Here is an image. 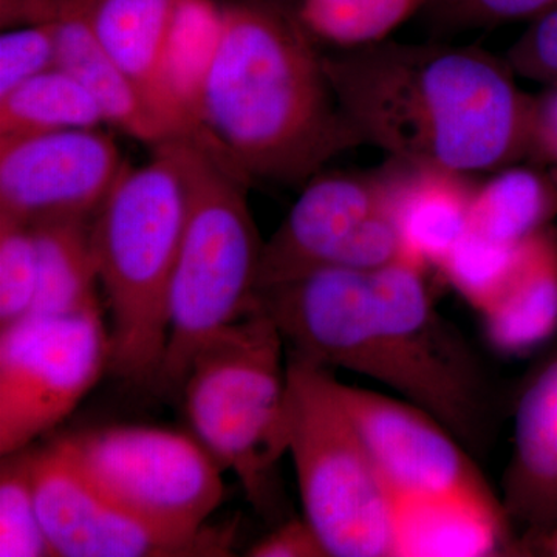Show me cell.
I'll return each mask as SVG.
<instances>
[{
	"label": "cell",
	"instance_id": "cb8c5ba5",
	"mask_svg": "<svg viewBox=\"0 0 557 557\" xmlns=\"http://www.w3.org/2000/svg\"><path fill=\"white\" fill-rule=\"evenodd\" d=\"M518 474L539 507H557V361L528 388L516 420Z\"/></svg>",
	"mask_w": 557,
	"mask_h": 557
},
{
	"label": "cell",
	"instance_id": "4316f807",
	"mask_svg": "<svg viewBox=\"0 0 557 557\" xmlns=\"http://www.w3.org/2000/svg\"><path fill=\"white\" fill-rule=\"evenodd\" d=\"M520 245L505 247L467 230L438 270L469 306L483 314L507 284Z\"/></svg>",
	"mask_w": 557,
	"mask_h": 557
},
{
	"label": "cell",
	"instance_id": "52a82bcc",
	"mask_svg": "<svg viewBox=\"0 0 557 557\" xmlns=\"http://www.w3.org/2000/svg\"><path fill=\"white\" fill-rule=\"evenodd\" d=\"M58 443L113 500L170 533H203L222 502L223 469L199 440L178 432L116 426Z\"/></svg>",
	"mask_w": 557,
	"mask_h": 557
},
{
	"label": "cell",
	"instance_id": "d4e9b609",
	"mask_svg": "<svg viewBox=\"0 0 557 557\" xmlns=\"http://www.w3.org/2000/svg\"><path fill=\"white\" fill-rule=\"evenodd\" d=\"M428 0H300L296 14L311 38L341 49L388 39Z\"/></svg>",
	"mask_w": 557,
	"mask_h": 557
},
{
	"label": "cell",
	"instance_id": "1f68e13d",
	"mask_svg": "<svg viewBox=\"0 0 557 557\" xmlns=\"http://www.w3.org/2000/svg\"><path fill=\"white\" fill-rule=\"evenodd\" d=\"M252 557H327L317 531L307 520H289L248 549Z\"/></svg>",
	"mask_w": 557,
	"mask_h": 557
},
{
	"label": "cell",
	"instance_id": "30bf717a",
	"mask_svg": "<svg viewBox=\"0 0 557 557\" xmlns=\"http://www.w3.org/2000/svg\"><path fill=\"white\" fill-rule=\"evenodd\" d=\"M399 259L380 171L314 175L263 244L258 288L322 269L375 270Z\"/></svg>",
	"mask_w": 557,
	"mask_h": 557
},
{
	"label": "cell",
	"instance_id": "ba28073f",
	"mask_svg": "<svg viewBox=\"0 0 557 557\" xmlns=\"http://www.w3.org/2000/svg\"><path fill=\"white\" fill-rule=\"evenodd\" d=\"M110 364L100 309L30 317L0 335V454L21 453L60 424Z\"/></svg>",
	"mask_w": 557,
	"mask_h": 557
},
{
	"label": "cell",
	"instance_id": "6da1fadb",
	"mask_svg": "<svg viewBox=\"0 0 557 557\" xmlns=\"http://www.w3.org/2000/svg\"><path fill=\"white\" fill-rule=\"evenodd\" d=\"M322 64L361 143L392 160L474 175L527 157L533 97L485 50L386 39Z\"/></svg>",
	"mask_w": 557,
	"mask_h": 557
},
{
	"label": "cell",
	"instance_id": "44dd1931",
	"mask_svg": "<svg viewBox=\"0 0 557 557\" xmlns=\"http://www.w3.org/2000/svg\"><path fill=\"white\" fill-rule=\"evenodd\" d=\"M38 284L30 314L69 317L100 309L97 258L87 222L36 226Z\"/></svg>",
	"mask_w": 557,
	"mask_h": 557
},
{
	"label": "cell",
	"instance_id": "f1b7e54d",
	"mask_svg": "<svg viewBox=\"0 0 557 557\" xmlns=\"http://www.w3.org/2000/svg\"><path fill=\"white\" fill-rule=\"evenodd\" d=\"M555 7L557 0H428L421 13L432 30L457 33L533 21Z\"/></svg>",
	"mask_w": 557,
	"mask_h": 557
},
{
	"label": "cell",
	"instance_id": "4fadbf2b",
	"mask_svg": "<svg viewBox=\"0 0 557 557\" xmlns=\"http://www.w3.org/2000/svg\"><path fill=\"white\" fill-rule=\"evenodd\" d=\"M338 392L392 496H465L497 504L437 418L366 388L338 383Z\"/></svg>",
	"mask_w": 557,
	"mask_h": 557
},
{
	"label": "cell",
	"instance_id": "8fae6325",
	"mask_svg": "<svg viewBox=\"0 0 557 557\" xmlns=\"http://www.w3.org/2000/svg\"><path fill=\"white\" fill-rule=\"evenodd\" d=\"M40 522L58 557L228 556L230 536H182L150 525L113 500L54 443L32 454Z\"/></svg>",
	"mask_w": 557,
	"mask_h": 557
},
{
	"label": "cell",
	"instance_id": "9c48e42d",
	"mask_svg": "<svg viewBox=\"0 0 557 557\" xmlns=\"http://www.w3.org/2000/svg\"><path fill=\"white\" fill-rule=\"evenodd\" d=\"M287 358L344 369L410 398V380L379 314L372 270L322 269L256 289Z\"/></svg>",
	"mask_w": 557,
	"mask_h": 557
},
{
	"label": "cell",
	"instance_id": "5b68a950",
	"mask_svg": "<svg viewBox=\"0 0 557 557\" xmlns=\"http://www.w3.org/2000/svg\"><path fill=\"white\" fill-rule=\"evenodd\" d=\"M288 453L330 556L394 555V497L327 369L287 358Z\"/></svg>",
	"mask_w": 557,
	"mask_h": 557
},
{
	"label": "cell",
	"instance_id": "d6a6232c",
	"mask_svg": "<svg viewBox=\"0 0 557 557\" xmlns=\"http://www.w3.org/2000/svg\"><path fill=\"white\" fill-rule=\"evenodd\" d=\"M527 157L557 166V86L531 98Z\"/></svg>",
	"mask_w": 557,
	"mask_h": 557
},
{
	"label": "cell",
	"instance_id": "7c38bea8",
	"mask_svg": "<svg viewBox=\"0 0 557 557\" xmlns=\"http://www.w3.org/2000/svg\"><path fill=\"white\" fill-rule=\"evenodd\" d=\"M127 164L98 127L0 138V220L89 222Z\"/></svg>",
	"mask_w": 557,
	"mask_h": 557
},
{
	"label": "cell",
	"instance_id": "8992f818",
	"mask_svg": "<svg viewBox=\"0 0 557 557\" xmlns=\"http://www.w3.org/2000/svg\"><path fill=\"white\" fill-rule=\"evenodd\" d=\"M284 348L273 319L255 306L199 348L180 394L197 440L251 498L288 453Z\"/></svg>",
	"mask_w": 557,
	"mask_h": 557
},
{
	"label": "cell",
	"instance_id": "3957f363",
	"mask_svg": "<svg viewBox=\"0 0 557 557\" xmlns=\"http://www.w3.org/2000/svg\"><path fill=\"white\" fill-rule=\"evenodd\" d=\"M188 215V183L177 138L127 166L90 226L98 277L110 310L115 375L152 388L168 344L172 273Z\"/></svg>",
	"mask_w": 557,
	"mask_h": 557
},
{
	"label": "cell",
	"instance_id": "7402d4cb",
	"mask_svg": "<svg viewBox=\"0 0 557 557\" xmlns=\"http://www.w3.org/2000/svg\"><path fill=\"white\" fill-rule=\"evenodd\" d=\"M222 32L223 9L214 0H177L161 62L164 89L208 150L199 124L200 98Z\"/></svg>",
	"mask_w": 557,
	"mask_h": 557
},
{
	"label": "cell",
	"instance_id": "ac0fdd59",
	"mask_svg": "<svg viewBox=\"0 0 557 557\" xmlns=\"http://www.w3.org/2000/svg\"><path fill=\"white\" fill-rule=\"evenodd\" d=\"M487 338L504 354L520 355L557 330V230L545 226L520 245L515 267L483 313Z\"/></svg>",
	"mask_w": 557,
	"mask_h": 557
},
{
	"label": "cell",
	"instance_id": "e0dca14e",
	"mask_svg": "<svg viewBox=\"0 0 557 557\" xmlns=\"http://www.w3.org/2000/svg\"><path fill=\"white\" fill-rule=\"evenodd\" d=\"M177 0H95L91 24L121 72L178 138L200 141L163 86L161 62Z\"/></svg>",
	"mask_w": 557,
	"mask_h": 557
},
{
	"label": "cell",
	"instance_id": "5bb4252c",
	"mask_svg": "<svg viewBox=\"0 0 557 557\" xmlns=\"http://www.w3.org/2000/svg\"><path fill=\"white\" fill-rule=\"evenodd\" d=\"M423 274L401 259L372 270L376 307L408 372L410 401L449 431L468 435L475 417L474 388L432 309Z\"/></svg>",
	"mask_w": 557,
	"mask_h": 557
},
{
	"label": "cell",
	"instance_id": "7a4b0ae2",
	"mask_svg": "<svg viewBox=\"0 0 557 557\" xmlns=\"http://www.w3.org/2000/svg\"><path fill=\"white\" fill-rule=\"evenodd\" d=\"M199 124L212 152L249 183L307 182L362 145L310 33L295 10L271 0L223 9Z\"/></svg>",
	"mask_w": 557,
	"mask_h": 557
},
{
	"label": "cell",
	"instance_id": "9a60e30c",
	"mask_svg": "<svg viewBox=\"0 0 557 557\" xmlns=\"http://www.w3.org/2000/svg\"><path fill=\"white\" fill-rule=\"evenodd\" d=\"M380 175L398 231L399 259L423 271L440 269L468 230L479 183L472 175L397 160Z\"/></svg>",
	"mask_w": 557,
	"mask_h": 557
},
{
	"label": "cell",
	"instance_id": "d6986e66",
	"mask_svg": "<svg viewBox=\"0 0 557 557\" xmlns=\"http://www.w3.org/2000/svg\"><path fill=\"white\" fill-rule=\"evenodd\" d=\"M394 497V555H493L504 534L498 504L465 496Z\"/></svg>",
	"mask_w": 557,
	"mask_h": 557
},
{
	"label": "cell",
	"instance_id": "83f0119b",
	"mask_svg": "<svg viewBox=\"0 0 557 557\" xmlns=\"http://www.w3.org/2000/svg\"><path fill=\"white\" fill-rule=\"evenodd\" d=\"M38 284L35 228L0 220V327L30 317Z\"/></svg>",
	"mask_w": 557,
	"mask_h": 557
},
{
	"label": "cell",
	"instance_id": "484cf974",
	"mask_svg": "<svg viewBox=\"0 0 557 557\" xmlns=\"http://www.w3.org/2000/svg\"><path fill=\"white\" fill-rule=\"evenodd\" d=\"M0 556L54 557L40 522L32 454H11L0 472Z\"/></svg>",
	"mask_w": 557,
	"mask_h": 557
},
{
	"label": "cell",
	"instance_id": "ffe728a7",
	"mask_svg": "<svg viewBox=\"0 0 557 557\" xmlns=\"http://www.w3.org/2000/svg\"><path fill=\"white\" fill-rule=\"evenodd\" d=\"M557 214V182L531 168H502L479 183L468 231L505 247H519Z\"/></svg>",
	"mask_w": 557,
	"mask_h": 557
},
{
	"label": "cell",
	"instance_id": "603a6c76",
	"mask_svg": "<svg viewBox=\"0 0 557 557\" xmlns=\"http://www.w3.org/2000/svg\"><path fill=\"white\" fill-rule=\"evenodd\" d=\"M102 123L108 121L97 98L58 65L0 98V138L91 129Z\"/></svg>",
	"mask_w": 557,
	"mask_h": 557
},
{
	"label": "cell",
	"instance_id": "e575fe53",
	"mask_svg": "<svg viewBox=\"0 0 557 557\" xmlns=\"http://www.w3.org/2000/svg\"><path fill=\"white\" fill-rule=\"evenodd\" d=\"M271 2L278 3V5L287 7V9H298L300 0H271Z\"/></svg>",
	"mask_w": 557,
	"mask_h": 557
},
{
	"label": "cell",
	"instance_id": "f546056e",
	"mask_svg": "<svg viewBox=\"0 0 557 557\" xmlns=\"http://www.w3.org/2000/svg\"><path fill=\"white\" fill-rule=\"evenodd\" d=\"M53 22L10 28L0 38V98L39 73L57 67Z\"/></svg>",
	"mask_w": 557,
	"mask_h": 557
},
{
	"label": "cell",
	"instance_id": "4dcf8cb0",
	"mask_svg": "<svg viewBox=\"0 0 557 557\" xmlns=\"http://www.w3.org/2000/svg\"><path fill=\"white\" fill-rule=\"evenodd\" d=\"M505 61L515 75L545 87L557 86V7L530 21Z\"/></svg>",
	"mask_w": 557,
	"mask_h": 557
},
{
	"label": "cell",
	"instance_id": "277c9868",
	"mask_svg": "<svg viewBox=\"0 0 557 557\" xmlns=\"http://www.w3.org/2000/svg\"><path fill=\"white\" fill-rule=\"evenodd\" d=\"M188 215L172 273L168 344L152 391L180 397L190 361L220 330L255 309L263 242L249 211V182L189 138H177Z\"/></svg>",
	"mask_w": 557,
	"mask_h": 557
},
{
	"label": "cell",
	"instance_id": "836d02e7",
	"mask_svg": "<svg viewBox=\"0 0 557 557\" xmlns=\"http://www.w3.org/2000/svg\"><path fill=\"white\" fill-rule=\"evenodd\" d=\"M545 552L552 556H557V530L553 531L547 539H545Z\"/></svg>",
	"mask_w": 557,
	"mask_h": 557
},
{
	"label": "cell",
	"instance_id": "2e32d148",
	"mask_svg": "<svg viewBox=\"0 0 557 557\" xmlns=\"http://www.w3.org/2000/svg\"><path fill=\"white\" fill-rule=\"evenodd\" d=\"M95 0H57L50 21L57 28V65L75 76L100 102L106 121L146 145L178 138L153 112L109 57L91 24Z\"/></svg>",
	"mask_w": 557,
	"mask_h": 557
}]
</instances>
